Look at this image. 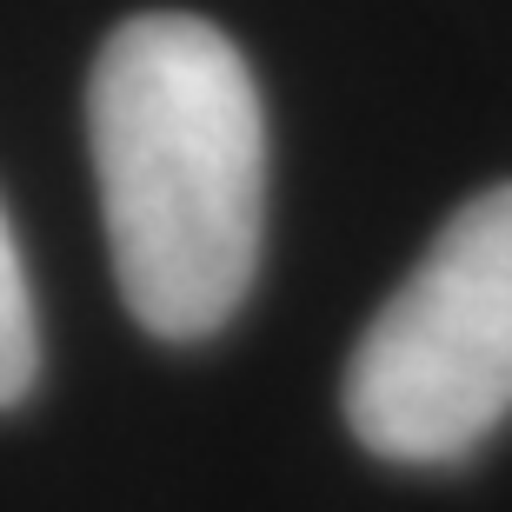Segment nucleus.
Wrapping results in <instances>:
<instances>
[{"mask_svg":"<svg viewBox=\"0 0 512 512\" xmlns=\"http://www.w3.org/2000/svg\"><path fill=\"white\" fill-rule=\"evenodd\" d=\"M512 413V180L473 193L373 313L346 426L399 466H453Z\"/></svg>","mask_w":512,"mask_h":512,"instance_id":"obj_2","label":"nucleus"},{"mask_svg":"<svg viewBox=\"0 0 512 512\" xmlns=\"http://www.w3.org/2000/svg\"><path fill=\"white\" fill-rule=\"evenodd\" d=\"M114 280L160 340L240 313L266 233V114L247 54L200 14L120 20L87 80Z\"/></svg>","mask_w":512,"mask_h":512,"instance_id":"obj_1","label":"nucleus"},{"mask_svg":"<svg viewBox=\"0 0 512 512\" xmlns=\"http://www.w3.org/2000/svg\"><path fill=\"white\" fill-rule=\"evenodd\" d=\"M40 373V326H34V293H27V266H20L14 227L0 213V406H20L34 393Z\"/></svg>","mask_w":512,"mask_h":512,"instance_id":"obj_3","label":"nucleus"}]
</instances>
